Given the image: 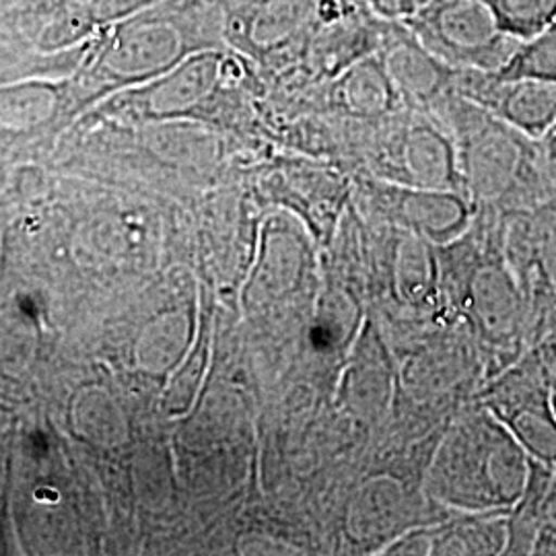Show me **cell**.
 <instances>
[{"instance_id":"7","label":"cell","mask_w":556,"mask_h":556,"mask_svg":"<svg viewBox=\"0 0 556 556\" xmlns=\"http://www.w3.org/2000/svg\"><path fill=\"white\" fill-rule=\"evenodd\" d=\"M68 2H83V0H7V15L4 17L15 15V13L40 11V9L56 7V4H68Z\"/></svg>"},{"instance_id":"1","label":"cell","mask_w":556,"mask_h":556,"mask_svg":"<svg viewBox=\"0 0 556 556\" xmlns=\"http://www.w3.org/2000/svg\"><path fill=\"white\" fill-rule=\"evenodd\" d=\"M215 46V23L199 4L163 0L149 11L105 27V34L91 43L87 59H91V73L139 85L165 75L190 54Z\"/></svg>"},{"instance_id":"2","label":"cell","mask_w":556,"mask_h":556,"mask_svg":"<svg viewBox=\"0 0 556 556\" xmlns=\"http://www.w3.org/2000/svg\"><path fill=\"white\" fill-rule=\"evenodd\" d=\"M523 456L495 422L459 429L438 462V484L447 501L468 507H495L516 501L526 484Z\"/></svg>"},{"instance_id":"9","label":"cell","mask_w":556,"mask_h":556,"mask_svg":"<svg viewBox=\"0 0 556 556\" xmlns=\"http://www.w3.org/2000/svg\"><path fill=\"white\" fill-rule=\"evenodd\" d=\"M538 551L540 553H556V526L544 530V534L538 540Z\"/></svg>"},{"instance_id":"5","label":"cell","mask_w":556,"mask_h":556,"mask_svg":"<svg viewBox=\"0 0 556 556\" xmlns=\"http://www.w3.org/2000/svg\"><path fill=\"white\" fill-rule=\"evenodd\" d=\"M505 25L514 31H540L556 13V0H491Z\"/></svg>"},{"instance_id":"3","label":"cell","mask_w":556,"mask_h":556,"mask_svg":"<svg viewBox=\"0 0 556 556\" xmlns=\"http://www.w3.org/2000/svg\"><path fill=\"white\" fill-rule=\"evenodd\" d=\"M312 13V0H256L239 17L241 38L254 50H275L295 36Z\"/></svg>"},{"instance_id":"8","label":"cell","mask_w":556,"mask_h":556,"mask_svg":"<svg viewBox=\"0 0 556 556\" xmlns=\"http://www.w3.org/2000/svg\"><path fill=\"white\" fill-rule=\"evenodd\" d=\"M21 54H34L27 48H23L20 41L15 40L9 31H4L0 27V59H9V56H21Z\"/></svg>"},{"instance_id":"4","label":"cell","mask_w":556,"mask_h":556,"mask_svg":"<svg viewBox=\"0 0 556 556\" xmlns=\"http://www.w3.org/2000/svg\"><path fill=\"white\" fill-rule=\"evenodd\" d=\"M503 404V418L521 443L542 462L556 464V417L548 410V402L542 394L540 397L526 394L523 400H509V404Z\"/></svg>"},{"instance_id":"11","label":"cell","mask_w":556,"mask_h":556,"mask_svg":"<svg viewBox=\"0 0 556 556\" xmlns=\"http://www.w3.org/2000/svg\"><path fill=\"white\" fill-rule=\"evenodd\" d=\"M553 406H555V417H556V388H555V394H553Z\"/></svg>"},{"instance_id":"10","label":"cell","mask_w":556,"mask_h":556,"mask_svg":"<svg viewBox=\"0 0 556 556\" xmlns=\"http://www.w3.org/2000/svg\"><path fill=\"white\" fill-rule=\"evenodd\" d=\"M546 511H548V519L556 526V478L553 480V489L546 495Z\"/></svg>"},{"instance_id":"6","label":"cell","mask_w":556,"mask_h":556,"mask_svg":"<svg viewBox=\"0 0 556 556\" xmlns=\"http://www.w3.org/2000/svg\"><path fill=\"white\" fill-rule=\"evenodd\" d=\"M85 9L98 29H105L118 21L135 17L142 11H149L163 0H83Z\"/></svg>"}]
</instances>
